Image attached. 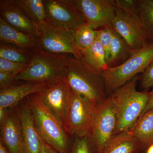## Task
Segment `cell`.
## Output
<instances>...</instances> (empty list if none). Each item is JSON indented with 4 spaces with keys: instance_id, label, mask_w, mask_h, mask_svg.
Wrapping results in <instances>:
<instances>
[{
    "instance_id": "6da1fadb",
    "label": "cell",
    "mask_w": 153,
    "mask_h": 153,
    "mask_svg": "<svg viewBox=\"0 0 153 153\" xmlns=\"http://www.w3.org/2000/svg\"><path fill=\"white\" fill-rule=\"evenodd\" d=\"M66 60L63 79L68 87L95 105L104 102L107 97L102 72L91 68L82 57L67 55Z\"/></svg>"
},
{
    "instance_id": "7a4b0ae2",
    "label": "cell",
    "mask_w": 153,
    "mask_h": 153,
    "mask_svg": "<svg viewBox=\"0 0 153 153\" xmlns=\"http://www.w3.org/2000/svg\"><path fill=\"white\" fill-rule=\"evenodd\" d=\"M36 128L42 139L58 153H70V137L63 123L47 106L38 93L26 97Z\"/></svg>"
},
{
    "instance_id": "3957f363",
    "label": "cell",
    "mask_w": 153,
    "mask_h": 153,
    "mask_svg": "<svg viewBox=\"0 0 153 153\" xmlns=\"http://www.w3.org/2000/svg\"><path fill=\"white\" fill-rule=\"evenodd\" d=\"M138 77L127 82L110 94L115 102L117 111V124L114 135L130 131L142 115L147 104V90L138 91Z\"/></svg>"
},
{
    "instance_id": "277c9868",
    "label": "cell",
    "mask_w": 153,
    "mask_h": 153,
    "mask_svg": "<svg viewBox=\"0 0 153 153\" xmlns=\"http://www.w3.org/2000/svg\"><path fill=\"white\" fill-rule=\"evenodd\" d=\"M153 63V41L145 46L132 50L127 60L117 66L108 67L102 72L106 92L110 94L143 73Z\"/></svg>"
},
{
    "instance_id": "5b68a950",
    "label": "cell",
    "mask_w": 153,
    "mask_h": 153,
    "mask_svg": "<svg viewBox=\"0 0 153 153\" xmlns=\"http://www.w3.org/2000/svg\"><path fill=\"white\" fill-rule=\"evenodd\" d=\"M68 54H54L41 50L34 51L27 68L16 76L18 81L49 82L63 79Z\"/></svg>"
},
{
    "instance_id": "8992f818",
    "label": "cell",
    "mask_w": 153,
    "mask_h": 153,
    "mask_svg": "<svg viewBox=\"0 0 153 153\" xmlns=\"http://www.w3.org/2000/svg\"><path fill=\"white\" fill-rule=\"evenodd\" d=\"M96 106L68 88V105L63 123L71 136L90 134Z\"/></svg>"
},
{
    "instance_id": "52a82bcc",
    "label": "cell",
    "mask_w": 153,
    "mask_h": 153,
    "mask_svg": "<svg viewBox=\"0 0 153 153\" xmlns=\"http://www.w3.org/2000/svg\"><path fill=\"white\" fill-rule=\"evenodd\" d=\"M37 37L39 49L54 54H68L77 58L82 57L75 41L74 31L59 29L46 22L39 25Z\"/></svg>"
},
{
    "instance_id": "ba28073f",
    "label": "cell",
    "mask_w": 153,
    "mask_h": 153,
    "mask_svg": "<svg viewBox=\"0 0 153 153\" xmlns=\"http://www.w3.org/2000/svg\"><path fill=\"white\" fill-rule=\"evenodd\" d=\"M117 124L116 105L112 96L95 106L90 132L99 153L114 136Z\"/></svg>"
},
{
    "instance_id": "9c48e42d",
    "label": "cell",
    "mask_w": 153,
    "mask_h": 153,
    "mask_svg": "<svg viewBox=\"0 0 153 153\" xmlns=\"http://www.w3.org/2000/svg\"><path fill=\"white\" fill-rule=\"evenodd\" d=\"M45 22L52 27L75 31L86 23L73 0H44Z\"/></svg>"
},
{
    "instance_id": "30bf717a",
    "label": "cell",
    "mask_w": 153,
    "mask_h": 153,
    "mask_svg": "<svg viewBox=\"0 0 153 153\" xmlns=\"http://www.w3.org/2000/svg\"><path fill=\"white\" fill-rule=\"evenodd\" d=\"M112 26L132 50L141 48L150 41L138 13L125 12L116 7Z\"/></svg>"
},
{
    "instance_id": "8fae6325",
    "label": "cell",
    "mask_w": 153,
    "mask_h": 153,
    "mask_svg": "<svg viewBox=\"0 0 153 153\" xmlns=\"http://www.w3.org/2000/svg\"><path fill=\"white\" fill-rule=\"evenodd\" d=\"M85 22L96 30L112 27L116 5L115 0H73Z\"/></svg>"
},
{
    "instance_id": "7c38bea8",
    "label": "cell",
    "mask_w": 153,
    "mask_h": 153,
    "mask_svg": "<svg viewBox=\"0 0 153 153\" xmlns=\"http://www.w3.org/2000/svg\"><path fill=\"white\" fill-rule=\"evenodd\" d=\"M1 139L9 153H25L21 120L16 106L7 108L0 122Z\"/></svg>"
},
{
    "instance_id": "4fadbf2b",
    "label": "cell",
    "mask_w": 153,
    "mask_h": 153,
    "mask_svg": "<svg viewBox=\"0 0 153 153\" xmlns=\"http://www.w3.org/2000/svg\"><path fill=\"white\" fill-rule=\"evenodd\" d=\"M21 120L25 153H39L42 139L37 130L32 110L27 98L16 105Z\"/></svg>"
},
{
    "instance_id": "5bb4252c",
    "label": "cell",
    "mask_w": 153,
    "mask_h": 153,
    "mask_svg": "<svg viewBox=\"0 0 153 153\" xmlns=\"http://www.w3.org/2000/svg\"><path fill=\"white\" fill-rule=\"evenodd\" d=\"M68 87L63 79L49 83L41 92L37 93L45 104L63 123L67 105Z\"/></svg>"
},
{
    "instance_id": "9a60e30c",
    "label": "cell",
    "mask_w": 153,
    "mask_h": 153,
    "mask_svg": "<svg viewBox=\"0 0 153 153\" xmlns=\"http://www.w3.org/2000/svg\"><path fill=\"white\" fill-rule=\"evenodd\" d=\"M51 82L19 80L15 85L0 89V108H10L16 106L28 96L41 92Z\"/></svg>"
},
{
    "instance_id": "2e32d148",
    "label": "cell",
    "mask_w": 153,
    "mask_h": 153,
    "mask_svg": "<svg viewBox=\"0 0 153 153\" xmlns=\"http://www.w3.org/2000/svg\"><path fill=\"white\" fill-rule=\"evenodd\" d=\"M0 14L1 18L11 27L36 37L39 36V25L28 19L13 0L0 1Z\"/></svg>"
},
{
    "instance_id": "e0dca14e",
    "label": "cell",
    "mask_w": 153,
    "mask_h": 153,
    "mask_svg": "<svg viewBox=\"0 0 153 153\" xmlns=\"http://www.w3.org/2000/svg\"><path fill=\"white\" fill-rule=\"evenodd\" d=\"M0 40L1 42L12 44L20 48L35 51L40 50L37 37L11 27L1 18Z\"/></svg>"
},
{
    "instance_id": "ac0fdd59",
    "label": "cell",
    "mask_w": 153,
    "mask_h": 153,
    "mask_svg": "<svg viewBox=\"0 0 153 153\" xmlns=\"http://www.w3.org/2000/svg\"><path fill=\"white\" fill-rule=\"evenodd\" d=\"M142 153V150L139 142L130 131L114 136L102 152V153Z\"/></svg>"
},
{
    "instance_id": "d6986e66",
    "label": "cell",
    "mask_w": 153,
    "mask_h": 153,
    "mask_svg": "<svg viewBox=\"0 0 153 153\" xmlns=\"http://www.w3.org/2000/svg\"><path fill=\"white\" fill-rule=\"evenodd\" d=\"M130 132L139 142L142 153H144L149 146L153 144V108L140 118Z\"/></svg>"
},
{
    "instance_id": "ffe728a7",
    "label": "cell",
    "mask_w": 153,
    "mask_h": 153,
    "mask_svg": "<svg viewBox=\"0 0 153 153\" xmlns=\"http://www.w3.org/2000/svg\"><path fill=\"white\" fill-rule=\"evenodd\" d=\"M14 2L28 19L38 25L44 24L46 18L44 0H13Z\"/></svg>"
},
{
    "instance_id": "44dd1931",
    "label": "cell",
    "mask_w": 153,
    "mask_h": 153,
    "mask_svg": "<svg viewBox=\"0 0 153 153\" xmlns=\"http://www.w3.org/2000/svg\"><path fill=\"white\" fill-rule=\"evenodd\" d=\"M83 60L96 71L102 72L108 68L105 52L98 39L90 47L82 51Z\"/></svg>"
},
{
    "instance_id": "7402d4cb",
    "label": "cell",
    "mask_w": 153,
    "mask_h": 153,
    "mask_svg": "<svg viewBox=\"0 0 153 153\" xmlns=\"http://www.w3.org/2000/svg\"><path fill=\"white\" fill-rule=\"evenodd\" d=\"M34 51L7 43L1 42L0 44V58L13 62L28 64Z\"/></svg>"
},
{
    "instance_id": "603a6c76",
    "label": "cell",
    "mask_w": 153,
    "mask_h": 153,
    "mask_svg": "<svg viewBox=\"0 0 153 153\" xmlns=\"http://www.w3.org/2000/svg\"><path fill=\"white\" fill-rule=\"evenodd\" d=\"M132 51L125 41L113 28L112 41L107 62L108 67H111L128 54L131 55Z\"/></svg>"
},
{
    "instance_id": "cb8c5ba5",
    "label": "cell",
    "mask_w": 153,
    "mask_h": 153,
    "mask_svg": "<svg viewBox=\"0 0 153 153\" xmlns=\"http://www.w3.org/2000/svg\"><path fill=\"white\" fill-rule=\"evenodd\" d=\"M138 14L150 41H153V0H139Z\"/></svg>"
},
{
    "instance_id": "d4e9b609",
    "label": "cell",
    "mask_w": 153,
    "mask_h": 153,
    "mask_svg": "<svg viewBox=\"0 0 153 153\" xmlns=\"http://www.w3.org/2000/svg\"><path fill=\"white\" fill-rule=\"evenodd\" d=\"M75 41L81 51L90 47L97 40L98 30H96L85 23L74 31Z\"/></svg>"
},
{
    "instance_id": "484cf974",
    "label": "cell",
    "mask_w": 153,
    "mask_h": 153,
    "mask_svg": "<svg viewBox=\"0 0 153 153\" xmlns=\"http://www.w3.org/2000/svg\"><path fill=\"white\" fill-rule=\"evenodd\" d=\"M74 137L70 153H99L90 134Z\"/></svg>"
},
{
    "instance_id": "4316f807",
    "label": "cell",
    "mask_w": 153,
    "mask_h": 153,
    "mask_svg": "<svg viewBox=\"0 0 153 153\" xmlns=\"http://www.w3.org/2000/svg\"><path fill=\"white\" fill-rule=\"evenodd\" d=\"M112 27H108L98 30L97 39L104 49L107 63L109 58L110 49L112 41Z\"/></svg>"
},
{
    "instance_id": "83f0119b",
    "label": "cell",
    "mask_w": 153,
    "mask_h": 153,
    "mask_svg": "<svg viewBox=\"0 0 153 153\" xmlns=\"http://www.w3.org/2000/svg\"><path fill=\"white\" fill-rule=\"evenodd\" d=\"M28 64L13 62L0 58V71H10L19 74L25 70Z\"/></svg>"
},
{
    "instance_id": "f1b7e54d",
    "label": "cell",
    "mask_w": 153,
    "mask_h": 153,
    "mask_svg": "<svg viewBox=\"0 0 153 153\" xmlns=\"http://www.w3.org/2000/svg\"><path fill=\"white\" fill-rule=\"evenodd\" d=\"M18 74L10 71H0V89L7 88L16 84Z\"/></svg>"
},
{
    "instance_id": "f546056e",
    "label": "cell",
    "mask_w": 153,
    "mask_h": 153,
    "mask_svg": "<svg viewBox=\"0 0 153 153\" xmlns=\"http://www.w3.org/2000/svg\"><path fill=\"white\" fill-rule=\"evenodd\" d=\"M140 80L142 89L148 90L153 87V63L142 73Z\"/></svg>"
},
{
    "instance_id": "4dcf8cb0",
    "label": "cell",
    "mask_w": 153,
    "mask_h": 153,
    "mask_svg": "<svg viewBox=\"0 0 153 153\" xmlns=\"http://www.w3.org/2000/svg\"><path fill=\"white\" fill-rule=\"evenodd\" d=\"M116 7L128 13H138V1L137 0H115Z\"/></svg>"
},
{
    "instance_id": "1f68e13d",
    "label": "cell",
    "mask_w": 153,
    "mask_h": 153,
    "mask_svg": "<svg viewBox=\"0 0 153 153\" xmlns=\"http://www.w3.org/2000/svg\"><path fill=\"white\" fill-rule=\"evenodd\" d=\"M56 152L42 139V146L39 153H55Z\"/></svg>"
},
{
    "instance_id": "d6a6232c",
    "label": "cell",
    "mask_w": 153,
    "mask_h": 153,
    "mask_svg": "<svg viewBox=\"0 0 153 153\" xmlns=\"http://www.w3.org/2000/svg\"><path fill=\"white\" fill-rule=\"evenodd\" d=\"M153 108V88L152 91L149 92V100H148L147 104L145 108L144 111L143 112V115L146 112L152 108Z\"/></svg>"
},
{
    "instance_id": "836d02e7",
    "label": "cell",
    "mask_w": 153,
    "mask_h": 153,
    "mask_svg": "<svg viewBox=\"0 0 153 153\" xmlns=\"http://www.w3.org/2000/svg\"><path fill=\"white\" fill-rule=\"evenodd\" d=\"M0 153H9L7 149L4 144L2 140L0 139Z\"/></svg>"
},
{
    "instance_id": "e575fe53",
    "label": "cell",
    "mask_w": 153,
    "mask_h": 153,
    "mask_svg": "<svg viewBox=\"0 0 153 153\" xmlns=\"http://www.w3.org/2000/svg\"><path fill=\"white\" fill-rule=\"evenodd\" d=\"M144 153H153V144L149 146Z\"/></svg>"
},
{
    "instance_id": "d590c367",
    "label": "cell",
    "mask_w": 153,
    "mask_h": 153,
    "mask_svg": "<svg viewBox=\"0 0 153 153\" xmlns=\"http://www.w3.org/2000/svg\"><path fill=\"white\" fill-rule=\"evenodd\" d=\"M55 153H58V152H55Z\"/></svg>"
}]
</instances>
